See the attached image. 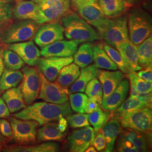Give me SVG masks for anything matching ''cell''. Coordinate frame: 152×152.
I'll use <instances>...</instances> for the list:
<instances>
[{"label":"cell","instance_id":"6da1fadb","mask_svg":"<svg viewBox=\"0 0 152 152\" xmlns=\"http://www.w3.org/2000/svg\"><path fill=\"white\" fill-rule=\"evenodd\" d=\"M72 113L69 104H63L48 102H37L31 104L14 114V117L23 120H33L38 126L58 121L61 117H67Z\"/></svg>","mask_w":152,"mask_h":152},{"label":"cell","instance_id":"7a4b0ae2","mask_svg":"<svg viewBox=\"0 0 152 152\" xmlns=\"http://www.w3.org/2000/svg\"><path fill=\"white\" fill-rule=\"evenodd\" d=\"M62 23L65 37L79 43L90 42L100 38V34L83 18L76 14L63 17Z\"/></svg>","mask_w":152,"mask_h":152},{"label":"cell","instance_id":"3957f363","mask_svg":"<svg viewBox=\"0 0 152 152\" xmlns=\"http://www.w3.org/2000/svg\"><path fill=\"white\" fill-rule=\"evenodd\" d=\"M120 132L117 150L121 152H148L152 142V134L125 128Z\"/></svg>","mask_w":152,"mask_h":152},{"label":"cell","instance_id":"277c9868","mask_svg":"<svg viewBox=\"0 0 152 152\" xmlns=\"http://www.w3.org/2000/svg\"><path fill=\"white\" fill-rule=\"evenodd\" d=\"M127 22L129 39L136 46L151 36L152 19L146 12L141 10L132 11Z\"/></svg>","mask_w":152,"mask_h":152},{"label":"cell","instance_id":"5b68a950","mask_svg":"<svg viewBox=\"0 0 152 152\" xmlns=\"http://www.w3.org/2000/svg\"><path fill=\"white\" fill-rule=\"evenodd\" d=\"M38 24L31 20H20L11 24L0 33V41L5 44L28 41L34 36Z\"/></svg>","mask_w":152,"mask_h":152},{"label":"cell","instance_id":"8992f818","mask_svg":"<svg viewBox=\"0 0 152 152\" xmlns=\"http://www.w3.org/2000/svg\"><path fill=\"white\" fill-rule=\"evenodd\" d=\"M100 36L105 44L116 48L125 41L129 39L127 19L126 16H117L109 19L107 23L100 31Z\"/></svg>","mask_w":152,"mask_h":152},{"label":"cell","instance_id":"52a82bcc","mask_svg":"<svg viewBox=\"0 0 152 152\" xmlns=\"http://www.w3.org/2000/svg\"><path fill=\"white\" fill-rule=\"evenodd\" d=\"M38 5V24L53 22L59 19L66 15L70 9L69 0H44Z\"/></svg>","mask_w":152,"mask_h":152},{"label":"cell","instance_id":"ba28073f","mask_svg":"<svg viewBox=\"0 0 152 152\" xmlns=\"http://www.w3.org/2000/svg\"><path fill=\"white\" fill-rule=\"evenodd\" d=\"M41 86L39 99L51 103L63 104L68 102L71 94L69 89L61 86L56 82L49 81L39 71Z\"/></svg>","mask_w":152,"mask_h":152},{"label":"cell","instance_id":"9c48e42d","mask_svg":"<svg viewBox=\"0 0 152 152\" xmlns=\"http://www.w3.org/2000/svg\"><path fill=\"white\" fill-rule=\"evenodd\" d=\"M23 78L20 86L25 103L32 104L38 98L41 82L39 71L35 68L26 66L22 69Z\"/></svg>","mask_w":152,"mask_h":152},{"label":"cell","instance_id":"30bf717a","mask_svg":"<svg viewBox=\"0 0 152 152\" xmlns=\"http://www.w3.org/2000/svg\"><path fill=\"white\" fill-rule=\"evenodd\" d=\"M12 131V137L15 141L22 144L35 142L37 140L38 124L33 120H23L16 117L10 120Z\"/></svg>","mask_w":152,"mask_h":152},{"label":"cell","instance_id":"8fae6325","mask_svg":"<svg viewBox=\"0 0 152 152\" xmlns=\"http://www.w3.org/2000/svg\"><path fill=\"white\" fill-rule=\"evenodd\" d=\"M122 127L152 134V108L144 107L119 121Z\"/></svg>","mask_w":152,"mask_h":152},{"label":"cell","instance_id":"7c38bea8","mask_svg":"<svg viewBox=\"0 0 152 152\" xmlns=\"http://www.w3.org/2000/svg\"><path fill=\"white\" fill-rule=\"evenodd\" d=\"M80 16L86 22L100 31L109 20L104 15L98 3L91 1L74 4Z\"/></svg>","mask_w":152,"mask_h":152},{"label":"cell","instance_id":"4fadbf2b","mask_svg":"<svg viewBox=\"0 0 152 152\" xmlns=\"http://www.w3.org/2000/svg\"><path fill=\"white\" fill-rule=\"evenodd\" d=\"M73 61L72 56L44 57L39 58L37 64L38 71L49 81H55L61 69Z\"/></svg>","mask_w":152,"mask_h":152},{"label":"cell","instance_id":"5bb4252c","mask_svg":"<svg viewBox=\"0 0 152 152\" xmlns=\"http://www.w3.org/2000/svg\"><path fill=\"white\" fill-rule=\"evenodd\" d=\"M64 27L58 23H50L38 28L34 36V42L44 48L57 41L64 39Z\"/></svg>","mask_w":152,"mask_h":152},{"label":"cell","instance_id":"9a60e30c","mask_svg":"<svg viewBox=\"0 0 152 152\" xmlns=\"http://www.w3.org/2000/svg\"><path fill=\"white\" fill-rule=\"evenodd\" d=\"M95 134L94 129L89 126L74 131L67 139L69 151L85 152L87 148L92 145Z\"/></svg>","mask_w":152,"mask_h":152},{"label":"cell","instance_id":"2e32d148","mask_svg":"<svg viewBox=\"0 0 152 152\" xmlns=\"http://www.w3.org/2000/svg\"><path fill=\"white\" fill-rule=\"evenodd\" d=\"M8 49L16 53L24 63L30 66L37 65L41 52L32 41L9 44Z\"/></svg>","mask_w":152,"mask_h":152},{"label":"cell","instance_id":"e0dca14e","mask_svg":"<svg viewBox=\"0 0 152 152\" xmlns=\"http://www.w3.org/2000/svg\"><path fill=\"white\" fill-rule=\"evenodd\" d=\"M79 42L73 40H59L42 48L41 55L44 57H69L75 54Z\"/></svg>","mask_w":152,"mask_h":152},{"label":"cell","instance_id":"ac0fdd59","mask_svg":"<svg viewBox=\"0 0 152 152\" xmlns=\"http://www.w3.org/2000/svg\"><path fill=\"white\" fill-rule=\"evenodd\" d=\"M130 89L129 81L124 78L107 97L102 100V107L104 110L113 112L118 108L127 97Z\"/></svg>","mask_w":152,"mask_h":152},{"label":"cell","instance_id":"d6986e66","mask_svg":"<svg viewBox=\"0 0 152 152\" xmlns=\"http://www.w3.org/2000/svg\"><path fill=\"white\" fill-rule=\"evenodd\" d=\"M103 88V99L107 97L120 84L126 76L121 71H97V76Z\"/></svg>","mask_w":152,"mask_h":152},{"label":"cell","instance_id":"ffe728a7","mask_svg":"<svg viewBox=\"0 0 152 152\" xmlns=\"http://www.w3.org/2000/svg\"><path fill=\"white\" fill-rule=\"evenodd\" d=\"M115 49H117L122 56L125 65L129 72L142 69L139 64L137 46L133 44L130 39L121 42Z\"/></svg>","mask_w":152,"mask_h":152},{"label":"cell","instance_id":"44dd1931","mask_svg":"<svg viewBox=\"0 0 152 152\" xmlns=\"http://www.w3.org/2000/svg\"><path fill=\"white\" fill-rule=\"evenodd\" d=\"M121 130L122 126L119 120L110 112L108 119L100 130L106 140L107 146L105 152L113 151L115 142Z\"/></svg>","mask_w":152,"mask_h":152},{"label":"cell","instance_id":"7402d4cb","mask_svg":"<svg viewBox=\"0 0 152 152\" xmlns=\"http://www.w3.org/2000/svg\"><path fill=\"white\" fill-rule=\"evenodd\" d=\"M12 15L19 20H31L37 23L39 18L38 5L30 0H16Z\"/></svg>","mask_w":152,"mask_h":152},{"label":"cell","instance_id":"603a6c76","mask_svg":"<svg viewBox=\"0 0 152 152\" xmlns=\"http://www.w3.org/2000/svg\"><path fill=\"white\" fill-rule=\"evenodd\" d=\"M2 99L10 113H15L26 107L20 86L6 90L2 95Z\"/></svg>","mask_w":152,"mask_h":152},{"label":"cell","instance_id":"cb8c5ba5","mask_svg":"<svg viewBox=\"0 0 152 152\" xmlns=\"http://www.w3.org/2000/svg\"><path fill=\"white\" fill-rule=\"evenodd\" d=\"M98 68L94 64L82 68L80 74L75 82L71 85L70 93L85 92L88 83L97 76Z\"/></svg>","mask_w":152,"mask_h":152},{"label":"cell","instance_id":"d4e9b609","mask_svg":"<svg viewBox=\"0 0 152 152\" xmlns=\"http://www.w3.org/2000/svg\"><path fill=\"white\" fill-rule=\"evenodd\" d=\"M98 4L107 18L120 16L130 5L125 0H99Z\"/></svg>","mask_w":152,"mask_h":152},{"label":"cell","instance_id":"484cf974","mask_svg":"<svg viewBox=\"0 0 152 152\" xmlns=\"http://www.w3.org/2000/svg\"><path fill=\"white\" fill-rule=\"evenodd\" d=\"M64 137L65 134L59 130L56 123L50 122L42 125L37 132V140L39 142L61 141Z\"/></svg>","mask_w":152,"mask_h":152},{"label":"cell","instance_id":"4316f807","mask_svg":"<svg viewBox=\"0 0 152 152\" xmlns=\"http://www.w3.org/2000/svg\"><path fill=\"white\" fill-rule=\"evenodd\" d=\"M93 61L98 69L115 71L117 66L109 58L103 48L102 44L93 46Z\"/></svg>","mask_w":152,"mask_h":152},{"label":"cell","instance_id":"83f0119b","mask_svg":"<svg viewBox=\"0 0 152 152\" xmlns=\"http://www.w3.org/2000/svg\"><path fill=\"white\" fill-rule=\"evenodd\" d=\"M146 107L145 104L136 97L130 96L122 103L120 107L113 112H110L118 120L132 113L139 109Z\"/></svg>","mask_w":152,"mask_h":152},{"label":"cell","instance_id":"f1b7e54d","mask_svg":"<svg viewBox=\"0 0 152 152\" xmlns=\"http://www.w3.org/2000/svg\"><path fill=\"white\" fill-rule=\"evenodd\" d=\"M80 74V67L75 63H72L61 69L56 82L61 86L68 88L76 81Z\"/></svg>","mask_w":152,"mask_h":152},{"label":"cell","instance_id":"f546056e","mask_svg":"<svg viewBox=\"0 0 152 152\" xmlns=\"http://www.w3.org/2000/svg\"><path fill=\"white\" fill-rule=\"evenodd\" d=\"M59 151L60 145L51 141L37 145L11 146L4 149L6 152H56Z\"/></svg>","mask_w":152,"mask_h":152},{"label":"cell","instance_id":"4dcf8cb0","mask_svg":"<svg viewBox=\"0 0 152 152\" xmlns=\"http://www.w3.org/2000/svg\"><path fill=\"white\" fill-rule=\"evenodd\" d=\"M73 61L80 68H85L93 62V45L86 42L81 45L73 55Z\"/></svg>","mask_w":152,"mask_h":152},{"label":"cell","instance_id":"1f68e13d","mask_svg":"<svg viewBox=\"0 0 152 152\" xmlns=\"http://www.w3.org/2000/svg\"><path fill=\"white\" fill-rule=\"evenodd\" d=\"M22 78L23 73L21 71L4 68L0 79L1 91L16 87L22 81Z\"/></svg>","mask_w":152,"mask_h":152},{"label":"cell","instance_id":"d6a6232c","mask_svg":"<svg viewBox=\"0 0 152 152\" xmlns=\"http://www.w3.org/2000/svg\"><path fill=\"white\" fill-rule=\"evenodd\" d=\"M137 52L139 64L141 69L152 65V37L149 36L141 44L137 45Z\"/></svg>","mask_w":152,"mask_h":152},{"label":"cell","instance_id":"836d02e7","mask_svg":"<svg viewBox=\"0 0 152 152\" xmlns=\"http://www.w3.org/2000/svg\"><path fill=\"white\" fill-rule=\"evenodd\" d=\"M110 112L104 110L103 109L99 108L96 110L88 114V121L90 124L94 127L95 133L99 131L104 124L108 119Z\"/></svg>","mask_w":152,"mask_h":152},{"label":"cell","instance_id":"e575fe53","mask_svg":"<svg viewBox=\"0 0 152 152\" xmlns=\"http://www.w3.org/2000/svg\"><path fill=\"white\" fill-rule=\"evenodd\" d=\"M128 78L130 82L131 87L139 93L152 92V82L145 81L137 76L135 72H130Z\"/></svg>","mask_w":152,"mask_h":152},{"label":"cell","instance_id":"d590c367","mask_svg":"<svg viewBox=\"0 0 152 152\" xmlns=\"http://www.w3.org/2000/svg\"><path fill=\"white\" fill-rule=\"evenodd\" d=\"M3 61L6 68L12 70H19L24 64V61L18 55L10 49L3 51Z\"/></svg>","mask_w":152,"mask_h":152},{"label":"cell","instance_id":"8d00e7d4","mask_svg":"<svg viewBox=\"0 0 152 152\" xmlns=\"http://www.w3.org/2000/svg\"><path fill=\"white\" fill-rule=\"evenodd\" d=\"M69 105L72 110L79 113H85L88 96L82 92H75L69 95Z\"/></svg>","mask_w":152,"mask_h":152},{"label":"cell","instance_id":"74e56055","mask_svg":"<svg viewBox=\"0 0 152 152\" xmlns=\"http://www.w3.org/2000/svg\"><path fill=\"white\" fill-rule=\"evenodd\" d=\"M103 48L107 53L109 58L114 62L121 72L125 74H128L129 72L127 70L125 62L119 51L116 49L106 44H102Z\"/></svg>","mask_w":152,"mask_h":152},{"label":"cell","instance_id":"f35d334b","mask_svg":"<svg viewBox=\"0 0 152 152\" xmlns=\"http://www.w3.org/2000/svg\"><path fill=\"white\" fill-rule=\"evenodd\" d=\"M88 117V114H71L66 117V120L72 128L80 129L90 125Z\"/></svg>","mask_w":152,"mask_h":152},{"label":"cell","instance_id":"ab89813d","mask_svg":"<svg viewBox=\"0 0 152 152\" xmlns=\"http://www.w3.org/2000/svg\"><path fill=\"white\" fill-rule=\"evenodd\" d=\"M13 7L12 0H0V22L5 23L11 19Z\"/></svg>","mask_w":152,"mask_h":152},{"label":"cell","instance_id":"60d3db41","mask_svg":"<svg viewBox=\"0 0 152 152\" xmlns=\"http://www.w3.org/2000/svg\"><path fill=\"white\" fill-rule=\"evenodd\" d=\"M85 91L88 97L98 95L103 98L102 86L101 83L96 77L94 78L88 83Z\"/></svg>","mask_w":152,"mask_h":152},{"label":"cell","instance_id":"b9f144b4","mask_svg":"<svg viewBox=\"0 0 152 152\" xmlns=\"http://www.w3.org/2000/svg\"><path fill=\"white\" fill-rule=\"evenodd\" d=\"M102 100L103 98L98 95L92 96L88 98L85 108V113L87 114H90L100 108L102 106Z\"/></svg>","mask_w":152,"mask_h":152},{"label":"cell","instance_id":"7bdbcfd3","mask_svg":"<svg viewBox=\"0 0 152 152\" xmlns=\"http://www.w3.org/2000/svg\"><path fill=\"white\" fill-rule=\"evenodd\" d=\"M96 134V135L95 136V137H94L92 142V145H94V147L95 148L97 151H103V150H105L107 142L103 134L100 131H98Z\"/></svg>","mask_w":152,"mask_h":152},{"label":"cell","instance_id":"ee69618b","mask_svg":"<svg viewBox=\"0 0 152 152\" xmlns=\"http://www.w3.org/2000/svg\"><path fill=\"white\" fill-rule=\"evenodd\" d=\"M0 132L5 137H12V131L10 123L5 119L0 120Z\"/></svg>","mask_w":152,"mask_h":152},{"label":"cell","instance_id":"f6af8a7d","mask_svg":"<svg viewBox=\"0 0 152 152\" xmlns=\"http://www.w3.org/2000/svg\"><path fill=\"white\" fill-rule=\"evenodd\" d=\"M142 70H140L137 73V76L142 79L148 82H152V65H149L145 68H142Z\"/></svg>","mask_w":152,"mask_h":152},{"label":"cell","instance_id":"bcb514c9","mask_svg":"<svg viewBox=\"0 0 152 152\" xmlns=\"http://www.w3.org/2000/svg\"><path fill=\"white\" fill-rule=\"evenodd\" d=\"M136 98L140 99L141 102L145 104L146 107L152 108V92L146 93H138Z\"/></svg>","mask_w":152,"mask_h":152},{"label":"cell","instance_id":"7dc6e473","mask_svg":"<svg viewBox=\"0 0 152 152\" xmlns=\"http://www.w3.org/2000/svg\"><path fill=\"white\" fill-rule=\"evenodd\" d=\"M10 112L2 98H0V118H4L10 115Z\"/></svg>","mask_w":152,"mask_h":152},{"label":"cell","instance_id":"c3c4849f","mask_svg":"<svg viewBox=\"0 0 152 152\" xmlns=\"http://www.w3.org/2000/svg\"><path fill=\"white\" fill-rule=\"evenodd\" d=\"M58 123L57 124L59 130L61 132H64L67 129L68 126V123L66 119H65V117H61L59 120L58 121Z\"/></svg>","mask_w":152,"mask_h":152},{"label":"cell","instance_id":"681fc988","mask_svg":"<svg viewBox=\"0 0 152 152\" xmlns=\"http://www.w3.org/2000/svg\"><path fill=\"white\" fill-rule=\"evenodd\" d=\"M3 49H0V79L2 76V72L4 69V63L3 61V57H2V54H3ZM1 92V90H0Z\"/></svg>","mask_w":152,"mask_h":152},{"label":"cell","instance_id":"f907efd6","mask_svg":"<svg viewBox=\"0 0 152 152\" xmlns=\"http://www.w3.org/2000/svg\"><path fill=\"white\" fill-rule=\"evenodd\" d=\"M96 151H97L95 149V148L94 147V146H92V145H90L85 151V152H96Z\"/></svg>","mask_w":152,"mask_h":152},{"label":"cell","instance_id":"816d5d0a","mask_svg":"<svg viewBox=\"0 0 152 152\" xmlns=\"http://www.w3.org/2000/svg\"><path fill=\"white\" fill-rule=\"evenodd\" d=\"M74 4H78V3H81L83 2H87V1H90V0H71Z\"/></svg>","mask_w":152,"mask_h":152},{"label":"cell","instance_id":"f5cc1de1","mask_svg":"<svg viewBox=\"0 0 152 152\" xmlns=\"http://www.w3.org/2000/svg\"><path fill=\"white\" fill-rule=\"evenodd\" d=\"M125 1H126L128 4H135V3H136L138 1H139V0H125Z\"/></svg>","mask_w":152,"mask_h":152},{"label":"cell","instance_id":"db71d44e","mask_svg":"<svg viewBox=\"0 0 152 152\" xmlns=\"http://www.w3.org/2000/svg\"><path fill=\"white\" fill-rule=\"evenodd\" d=\"M30 1H32L33 2H34V3L37 4V5H39V4H40L41 3H42V2L44 1V0H30Z\"/></svg>","mask_w":152,"mask_h":152},{"label":"cell","instance_id":"11a10c76","mask_svg":"<svg viewBox=\"0 0 152 152\" xmlns=\"http://www.w3.org/2000/svg\"><path fill=\"white\" fill-rule=\"evenodd\" d=\"M6 140V139L5 138V137L3 136V135L1 134V132H0V141H4V142H5Z\"/></svg>","mask_w":152,"mask_h":152},{"label":"cell","instance_id":"9f6ffc18","mask_svg":"<svg viewBox=\"0 0 152 152\" xmlns=\"http://www.w3.org/2000/svg\"><path fill=\"white\" fill-rule=\"evenodd\" d=\"M4 147V141H0V150L2 149Z\"/></svg>","mask_w":152,"mask_h":152},{"label":"cell","instance_id":"6f0895ef","mask_svg":"<svg viewBox=\"0 0 152 152\" xmlns=\"http://www.w3.org/2000/svg\"><path fill=\"white\" fill-rule=\"evenodd\" d=\"M4 26V23L3 22H0V28Z\"/></svg>","mask_w":152,"mask_h":152},{"label":"cell","instance_id":"680465c9","mask_svg":"<svg viewBox=\"0 0 152 152\" xmlns=\"http://www.w3.org/2000/svg\"><path fill=\"white\" fill-rule=\"evenodd\" d=\"M90 1L93 2H96V3H98V1L99 0H90Z\"/></svg>","mask_w":152,"mask_h":152}]
</instances>
